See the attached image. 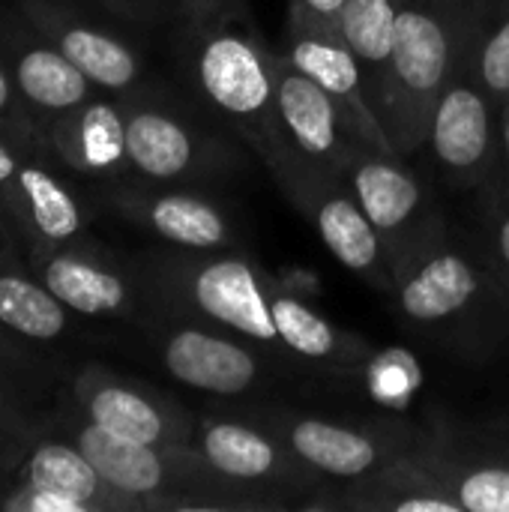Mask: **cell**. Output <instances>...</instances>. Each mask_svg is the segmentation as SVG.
<instances>
[{"instance_id":"obj_25","label":"cell","mask_w":509,"mask_h":512,"mask_svg":"<svg viewBox=\"0 0 509 512\" xmlns=\"http://www.w3.org/2000/svg\"><path fill=\"white\" fill-rule=\"evenodd\" d=\"M396 9L399 0H345L339 12V33L354 51L372 105L384 123L390 99V66H393V36H396Z\"/></svg>"},{"instance_id":"obj_22","label":"cell","mask_w":509,"mask_h":512,"mask_svg":"<svg viewBox=\"0 0 509 512\" xmlns=\"http://www.w3.org/2000/svg\"><path fill=\"white\" fill-rule=\"evenodd\" d=\"M15 483L66 498L84 512H150L144 501L123 495L120 489L105 483L72 438L30 447Z\"/></svg>"},{"instance_id":"obj_37","label":"cell","mask_w":509,"mask_h":512,"mask_svg":"<svg viewBox=\"0 0 509 512\" xmlns=\"http://www.w3.org/2000/svg\"><path fill=\"white\" fill-rule=\"evenodd\" d=\"M3 333H6V330L0 327V360H12V351H9V348H3Z\"/></svg>"},{"instance_id":"obj_8","label":"cell","mask_w":509,"mask_h":512,"mask_svg":"<svg viewBox=\"0 0 509 512\" xmlns=\"http://www.w3.org/2000/svg\"><path fill=\"white\" fill-rule=\"evenodd\" d=\"M426 147L453 186H480L498 174V105L471 66L468 36L432 111Z\"/></svg>"},{"instance_id":"obj_4","label":"cell","mask_w":509,"mask_h":512,"mask_svg":"<svg viewBox=\"0 0 509 512\" xmlns=\"http://www.w3.org/2000/svg\"><path fill=\"white\" fill-rule=\"evenodd\" d=\"M150 279L162 300L201 324L234 333L261 351H285L273 309L270 276L249 258L231 252H183L165 255L150 267Z\"/></svg>"},{"instance_id":"obj_35","label":"cell","mask_w":509,"mask_h":512,"mask_svg":"<svg viewBox=\"0 0 509 512\" xmlns=\"http://www.w3.org/2000/svg\"><path fill=\"white\" fill-rule=\"evenodd\" d=\"M498 171H507L509 177V105L498 111Z\"/></svg>"},{"instance_id":"obj_14","label":"cell","mask_w":509,"mask_h":512,"mask_svg":"<svg viewBox=\"0 0 509 512\" xmlns=\"http://www.w3.org/2000/svg\"><path fill=\"white\" fill-rule=\"evenodd\" d=\"M18 18L78 66L96 90L120 99L141 90V54L117 33L84 21L57 0H18Z\"/></svg>"},{"instance_id":"obj_28","label":"cell","mask_w":509,"mask_h":512,"mask_svg":"<svg viewBox=\"0 0 509 512\" xmlns=\"http://www.w3.org/2000/svg\"><path fill=\"white\" fill-rule=\"evenodd\" d=\"M0 135L9 138L18 147L45 150L42 129H39V123H33V111L21 99L15 81H12V75H9V69L3 63H0Z\"/></svg>"},{"instance_id":"obj_32","label":"cell","mask_w":509,"mask_h":512,"mask_svg":"<svg viewBox=\"0 0 509 512\" xmlns=\"http://www.w3.org/2000/svg\"><path fill=\"white\" fill-rule=\"evenodd\" d=\"M21 237H24V234L18 231V225L12 222V216H9L6 207L0 204V258H3V261L12 258V249L18 246Z\"/></svg>"},{"instance_id":"obj_31","label":"cell","mask_w":509,"mask_h":512,"mask_svg":"<svg viewBox=\"0 0 509 512\" xmlns=\"http://www.w3.org/2000/svg\"><path fill=\"white\" fill-rule=\"evenodd\" d=\"M90 3L132 24H162V21L174 24L186 6V0H90Z\"/></svg>"},{"instance_id":"obj_23","label":"cell","mask_w":509,"mask_h":512,"mask_svg":"<svg viewBox=\"0 0 509 512\" xmlns=\"http://www.w3.org/2000/svg\"><path fill=\"white\" fill-rule=\"evenodd\" d=\"M327 507L363 512H465L456 495L411 453L363 480L345 483L339 498H330Z\"/></svg>"},{"instance_id":"obj_1","label":"cell","mask_w":509,"mask_h":512,"mask_svg":"<svg viewBox=\"0 0 509 512\" xmlns=\"http://www.w3.org/2000/svg\"><path fill=\"white\" fill-rule=\"evenodd\" d=\"M174 27L177 57L195 96L273 171L279 162L276 51L264 45L243 0H186Z\"/></svg>"},{"instance_id":"obj_21","label":"cell","mask_w":509,"mask_h":512,"mask_svg":"<svg viewBox=\"0 0 509 512\" xmlns=\"http://www.w3.org/2000/svg\"><path fill=\"white\" fill-rule=\"evenodd\" d=\"M3 57L21 99L33 114L57 117L96 96V87L87 81V75L33 27H27V33H3Z\"/></svg>"},{"instance_id":"obj_17","label":"cell","mask_w":509,"mask_h":512,"mask_svg":"<svg viewBox=\"0 0 509 512\" xmlns=\"http://www.w3.org/2000/svg\"><path fill=\"white\" fill-rule=\"evenodd\" d=\"M30 264L51 294L81 318H129L138 309V291L132 279L114 267L105 255L51 243L30 246Z\"/></svg>"},{"instance_id":"obj_6","label":"cell","mask_w":509,"mask_h":512,"mask_svg":"<svg viewBox=\"0 0 509 512\" xmlns=\"http://www.w3.org/2000/svg\"><path fill=\"white\" fill-rule=\"evenodd\" d=\"M276 135L279 162L273 177L288 168L345 174L366 147L342 105L276 51Z\"/></svg>"},{"instance_id":"obj_2","label":"cell","mask_w":509,"mask_h":512,"mask_svg":"<svg viewBox=\"0 0 509 512\" xmlns=\"http://www.w3.org/2000/svg\"><path fill=\"white\" fill-rule=\"evenodd\" d=\"M393 300L402 318L444 342L471 345L507 327L509 294L483 255L459 249L444 228L393 267Z\"/></svg>"},{"instance_id":"obj_13","label":"cell","mask_w":509,"mask_h":512,"mask_svg":"<svg viewBox=\"0 0 509 512\" xmlns=\"http://www.w3.org/2000/svg\"><path fill=\"white\" fill-rule=\"evenodd\" d=\"M72 399L84 420L120 438L156 447H192L195 441L198 423L177 402L96 366L75 378Z\"/></svg>"},{"instance_id":"obj_3","label":"cell","mask_w":509,"mask_h":512,"mask_svg":"<svg viewBox=\"0 0 509 512\" xmlns=\"http://www.w3.org/2000/svg\"><path fill=\"white\" fill-rule=\"evenodd\" d=\"M471 0H399L384 129L402 159L426 150L432 111L462 57Z\"/></svg>"},{"instance_id":"obj_12","label":"cell","mask_w":509,"mask_h":512,"mask_svg":"<svg viewBox=\"0 0 509 512\" xmlns=\"http://www.w3.org/2000/svg\"><path fill=\"white\" fill-rule=\"evenodd\" d=\"M342 180L381 234L393 267L444 228L429 207L417 174L405 168V159L399 156L363 150L351 159Z\"/></svg>"},{"instance_id":"obj_16","label":"cell","mask_w":509,"mask_h":512,"mask_svg":"<svg viewBox=\"0 0 509 512\" xmlns=\"http://www.w3.org/2000/svg\"><path fill=\"white\" fill-rule=\"evenodd\" d=\"M108 201L132 225L183 252H222L237 240L228 213L201 192L114 183Z\"/></svg>"},{"instance_id":"obj_26","label":"cell","mask_w":509,"mask_h":512,"mask_svg":"<svg viewBox=\"0 0 509 512\" xmlns=\"http://www.w3.org/2000/svg\"><path fill=\"white\" fill-rule=\"evenodd\" d=\"M0 327L27 342H57L72 327V312L42 279L0 270Z\"/></svg>"},{"instance_id":"obj_10","label":"cell","mask_w":509,"mask_h":512,"mask_svg":"<svg viewBox=\"0 0 509 512\" xmlns=\"http://www.w3.org/2000/svg\"><path fill=\"white\" fill-rule=\"evenodd\" d=\"M279 54L291 60L303 75H309L321 90H327L342 105V111L348 114V120L354 123V129L360 132L369 150L399 156L372 105L366 75L333 21H324L306 12L300 3H291L288 33Z\"/></svg>"},{"instance_id":"obj_5","label":"cell","mask_w":509,"mask_h":512,"mask_svg":"<svg viewBox=\"0 0 509 512\" xmlns=\"http://www.w3.org/2000/svg\"><path fill=\"white\" fill-rule=\"evenodd\" d=\"M126 162L147 183H192L231 171L237 150L216 132L192 123L171 105L150 99H123Z\"/></svg>"},{"instance_id":"obj_20","label":"cell","mask_w":509,"mask_h":512,"mask_svg":"<svg viewBox=\"0 0 509 512\" xmlns=\"http://www.w3.org/2000/svg\"><path fill=\"white\" fill-rule=\"evenodd\" d=\"M411 456L435 474L465 512H509V453L447 438L417 441Z\"/></svg>"},{"instance_id":"obj_11","label":"cell","mask_w":509,"mask_h":512,"mask_svg":"<svg viewBox=\"0 0 509 512\" xmlns=\"http://www.w3.org/2000/svg\"><path fill=\"white\" fill-rule=\"evenodd\" d=\"M264 429H270L306 468H312L324 480L354 483L363 480L396 459L408 456L417 441L399 438L393 432L351 426L324 420L318 414H291V411H264L252 417Z\"/></svg>"},{"instance_id":"obj_24","label":"cell","mask_w":509,"mask_h":512,"mask_svg":"<svg viewBox=\"0 0 509 512\" xmlns=\"http://www.w3.org/2000/svg\"><path fill=\"white\" fill-rule=\"evenodd\" d=\"M270 309H273L279 339L291 357H300L306 363H321L330 369H342V372L348 366H357L366 357V348L360 339L333 327L297 291L279 285L276 276H270Z\"/></svg>"},{"instance_id":"obj_30","label":"cell","mask_w":509,"mask_h":512,"mask_svg":"<svg viewBox=\"0 0 509 512\" xmlns=\"http://www.w3.org/2000/svg\"><path fill=\"white\" fill-rule=\"evenodd\" d=\"M480 255L509 294V189L492 213V222L486 228V249H480Z\"/></svg>"},{"instance_id":"obj_18","label":"cell","mask_w":509,"mask_h":512,"mask_svg":"<svg viewBox=\"0 0 509 512\" xmlns=\"http://www.w3.org/2000/svg\"><path fill=\"white\" fill-rule=\"evenodd\" d=\"M126 111L123 102L93 96L72 111H63L48 120L42 129L45 153L57 159L60 168L75 177H90L105 186L123 183L129 171L126 162Z\"/></svg>"},{"instance_id":"obj_15","label":"cell","mask_w":509,"mask_h":512,"mask_svg":"<svg viewBox=\"0 0 509 512\" xmlns=\"http://www.w3.org/2000/svg\"><path fill=\"white\" fill-rule=\"evenodd\" d=\"M156 348L165 372L174 381L210 396H246L264 381L267 372L258 345H243L240 336H228L210 324L165 327Z\"/></svg>"},{"instance_id":"obj_19","label":"cell","mask_w":509,"mask_h":512,"mask_svg":"<svg viewBox=\"0 0 509 512\" xmlns=\"http://www.w3.org/2000/svg\"><path fill=\"white\" fill-rule=\"evenodd\" d=\"M0 204L33 243L69 246L84 237L87 219L72 186L39 156L24 159L12 186L0 195Z\"/></svg>"},{"instance_id":"obj_7","label":"cell","mask_w":509,"mask_h":512,"mask_svg":"<svg viewBox=\"0 0 509 512\" xmlns=\"http://www.w3.org/2000/svg\"><path fill=\"white\" fill-rule=\"evenodd\" d=\"M276 183L291 198V204L309 219L327 252L345 270H351L375 291L393 297L396 279L387 246L366 210L360 207L357 195L339 174L315 168H288L276 177Z\"/></svg>"},{"instance_id":"obj_9","label":"cell","mask_w":509,"mask_h":512,"mask_svg":"<svg viewBox=\"0 0 509 512\" xmlns=\"http://www.w3.org/2000/svg\"><path fill=\"white\" fill-rule=\"evenodd\" d=\"M192 447L231 483L255 492L273 507H288L276 492H324V477L306 468L270 429L249 420L207 417L195 426ZM327 498V495H324ZM324 507V504H321Z\"/></svg>"},{"instance_id":"obj_38","label":"cell","mask_w":509,"mask_h":512,"mask_svg":"<svg viewBox=\"0 0 509 512\" xmlns=\"http://www.w3.org/2000/svg\"><path fill=\"white\" fill-rule=\"evenodd\" d=\"M480 3H507L509 6V0H480Z\"/></svg>"},{"instance_id":"obj_27","label":"cell","mask_w":509,"mask_h":512,"mask_svg":"<svg viewBox=\"0 0 509 512\" xmlns=\"http://www.w3.org/2000/svg\"><path fill=\"white\" fill-rule=\"evenodd\" d=\"M468 57L498 111L509 105V6L471 0Z\"/></svg>"},{"instance_id":"obj_39","label":"cell","mask_w":509,"mask_h":512,"mask_svg":"<svg viewBox=\"0 0 509 512\" xmlns=\"http://www.w3.org/2000/svg\"><path fill=\"white\" fill-rule=\"evenodd\" d=\"M0 435H3V429H0Z\"/></svg>"},{"instance_id":"obj_33","label":"cell","mask_w":509,"mask_h":512,"mask_svg":"<svg viewBox=\"0 0 509 512\" xmlns=\"http://www.w3.org/2000/svg\"><path fill=\"white\" fill-rule=\"evenodd\" d=\"M15 426H18L15 396H12V390L3 384V378H0V429H3V432H15Z\"/></svg>"},{"instance_id":"obj_36","label":"cell","mask_w":509,"mask_h":512,"mask_svg":"<svg viewBox=\"0 0 509 512\" xmlns=\"http://www.w3.org/2000/svg\"><path fill=\"white\" fill-rule=\"evenodd\" d=\"M486 444H492V447H498V450L509 453V426H498V432H495Z\"/></svg>"},{"instance_id":"obj_34","label":"cell","mask_w":509,"mask_h":512,"mask_svg":"<svg viewBox=\"0 0 509 512\" xmlns=\"http://www.w3.org/2000/svg\"><path fill=\"white\" fill-rule=\"evenodd\" d=\"M294 3H300L306 12H312L324 21H333V24L339 21V12L345 6V0H294Z\"/></svg>"},{"instance_id":"obj_29","label":"cell","mask_w":509,"mask_h":512,"mask_svg":"<svg viewBox=\"0 0 509 512\" xmlns=\"http://www.w3.org/2000/svg\"><path fill=\"white\" fill-rule=\"evenodd\" d=\"M366 381H369V387H372L375 396L396 399V396H411V390L420 381V372H417L414 357L396 351V354H381L378 363L369 366Z\"/></svg>"}]
</instances>
